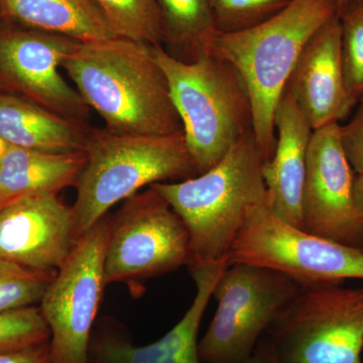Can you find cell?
<instances>
[{"mask_svg":"<svg viewBox=\"0 0 363 363\" xmlns=\"http://www.w3.org/2000/svg\"><path fill=\"white\" fill-rule=\"evenodd\" d=\"M51 340L40 306L0 313V353L25 350Z\"/></svg>","mask_w":363,"mask_h":363,"instance_id":"cell-25","label":"cell"},{"mask_svg":"<svg viewBox=\"0 0 363 363\" xmlns=\"http://www.w3.org/2000/svg\"><path fill=\"white\" fill-rule=\"evenodd\" d=\"M354 196L358 210L363 217V175H357L355 178Z\"/></svg>","mask_w":363,"mask_h":363,"instance_id":"cell-29","label":"cell"},{"mask_svg":"<svg viewBox=\"0 0 363 363\" xmlns=\"http://www.w3.org/2000/svg\"><path fill=\"white\" fill-rule=\"evenodd\" d=\"M277 143L262 167L267 204L279 218L303 229L302 193L313 130L286 87L274 111Z\"/></svg>","mask_w":363,"mask_h":363,"instance_id":"cell-16","label":"cell"},{"mask_svg":"<svg viewBox=\"0 0 363 363\" xmlns=\"http://www.w3.org/2000/svg\"><path fill=\"white\" fill-rule=\"evenodd\" d=\"M9 201V200H6V198L2 197L1 195H0V205L4 204V203H6Z\"/></svg>","mask_w":363,"mask_h":363,"instance_id":"cell-33","label":"cell"},{"mask_svg":"<svg viewBox=\"0 0 363 363\" xmlns=\"http://www.w3.org/2000/svg\"><path fill=\"white\" fill-rule=\"evenodd\" d=\"M155 57L168 80L189 152L198 175L209 171L238 140L253 131L247 84L229 62L204 52L190 63L154 45Z\"/></svg>","mask_w":363,"mask_h":363,"instance_id":"cell-5","label":"cell"},{"mask_svg":"<svg viewBox=\"0 0 363 363\" xmlns=\"http://www.w3.org/2000/svg\"><path fill=\"white\" fill-rule=\"evenodd\" d=\"M241 363H286L279 357L272 341L267 335L260 339L252 354Z\"/></svg>","mask_w":363,"mask_h":363,"instance_id":"cell-28","label":"cell"},{"mask_svg":"<svg viewBox=\"0 0 363 363\" xmlns=\"http://www.w3.org/2000/svg\"><path fill=\"white\" fill-rule=\"evenodd\" d=\"M86 152L49 154L7 145L0 155V195L6 200L52 193L75 186L86 164Z\"/></svg>","mask_w":363,"mask_h":363,"instance_id":"cell-18","label":"cell"},{"mask_svg":"<svg viewBox=\"0 0 363 363\" xmlns=\"http://www.w3.org/2000/svg\"><path fill=\"white\" fill-rule=\"evenodd\" d=\"M262 167L252 131L209 171L188 180L152 185L187 227L189 269L228 262L248 212L267 201Z\"/></svg>","mask_w":363,"mask_h":363,"instance_id":"cell-3","label":"cell"},{"mask_svg":"<svg viewBox=\"0 0 363 363\" xmlns=\"http://www.w3.org/2000/svg\"><path fill=\"white\" fill-rule=\"evenodd\" d=\"M350 121L340 125L344 152L357 175H363V98Z\"/></svg>","mask_w":363,"mask_h":363,"instance_id":"cell-26","label":"cell"},{"mask_svg":"<svg viewBox=\"0 0 363 363\" xmlns=\"http://www.w3.org/2000/svg\"><path fill=\"white\" fill-rule=\"evenodd\" d=\"M352 1L353 0H337L338 16H340L346 11Z\"/></svg>","mask_w":363,"mask_h":363,"instance_id":"cell-30","label":"cell"},{"mask_svg":"<svg viewBox=\"0 0 363 363\" xmlns=\"http://www.w3.org/2000/svg\"><path fill=\"white\" fill-rule=\"evenodd\" d=\"M6 20L81 43L117 38L94 0H0Z\"/></svg>","mask_w":363,"mask_h":363,"instance_id":"cell-19","label":"cell"},{"mask_svg":"<svg viewBox=\"0 0 363 363\" xmlns=\"http://www.w3.org/2000/svg\"><path fill=\"white\" fill-rule=\"evenodd\" d=\"M162 45L169 56L190 63L208 52L218 33L211 0H156Z\"/></svg>","mask_w":363,"mask_h":363,"instance_id":"cell-20","label":"cell"},{"mask_svg":"<svg viewBox=\"0 0 363 363\" xmlns=\"http://www.w3.org/2000/svg\"><path fill=\"white\" fill-rule=\"evenodd\" d=\"M286 88L313 130L339 123L355 106L344 77L339 16L325 23L305 45Z\"/></svg>","mask_w":363,"mask_h":363,"instance_id":"cell-15","label":"cell"},{"mask_svg":"<svg viewBox=\"0 0 363 363\" xmlns=\"http://www.w3.org/2000/svg\"><path fill=\"white\" fill-rule=\"evenodd\" d=\"M108 217L76 241L40 303L51 330L52 363H88V346L106 286Z\"/></svg>","mask_w":363,"mask_h":363,"instance_id":"cell-10","label":"cell"},{"mask_svg":"<svg viewBox=\"0 0 363 363\" xmlns=\"http://www.w3.org/2000/svg\"><path fill=\"white\" fill-rule=\"evenodd\" d=\"M7 145L6 143L4 142V140H0V155L2 154V152H4V150H6Z\"/></svg>","mask_w":363,"mask_h":363,"instance_id":"cell-31","label":"cell"},{"mask_svg":"<svg viewBox=\"0 0 363 363\" xmlns=\"http://www.w3.org/2000/svg\"><path fill=\"white\" fill-rule=\"evenodd\" d=\"M266 335L286 363H362L363 288L301 286Z\"/></svg>","mask_w":363,"mask_h":363,"instance_id":"cell-6","label":"cell"},{"mask_svg":"<svg viewBox=\"0 0 363 363\" xmlns=\"http://www.w3.org/2000/svg\"><path fill=\"white\" fill-rule=\"evenodd\" d=\"M50 341L25 350L0 353V363H52Z\"/></svg>","mask_w":363,"mask_h":363,"instance_id":"cell-27","label":"cell"},{"mask_svg":"<svg viewBox=\"0 0 363 363\" xmlns=\"http://www.w3.org/2000/svg\"><path fill=\"white\" fill-rule=\"evenodd\" d=\"M337 0H293L272 18L247 30L217 33L208 52L229 62L247 84L253 133L264 162L276 147L274 111L305 45L332 18Z\"/></svg>","mask_w":363,"mask_h":363,"instance_id":"cell-2","label":"cell"},{"mask_svg":"<svg viewBox=\"0 0 363 363\" xmlns=\"http://www.w3.org/2000/svg\"><path fill=\"white\" fill-rule=\"evenodd\" d=\"M91 128L0 90V140L7 145L49 154L85 152Z\"/></svg>","mask_w":363,"mask_h":363,"instance_id":"cell-17","label":"cell"},{"mask_svg":"<svg viewBox=\"0 0 363 363\" xmlns=\"http://www.w3.org/2000/svg\"><path fill=\"white\" fill-rule=\"evenodd\" d=\"M255 264L285 274L298 285H343L363 279V248L341 245L291 225L267 201L248 212L228 264Z\"/></svg>","mask_w":363,"mask_h":363,"instance_id":"cell-7","label":"cell"},{"mask_svg":"<svg viewBox=\"0 0 363 363\" xmlns=\"http://www.w3.org/2000/svg\"><path fill=\"white\" fill-rule=\"evenodd\" d=\"M355 178L341 143L340 124L313 131L302 193L305 231L363 248V217L355 202Z\"/></svg>","mask_w":363,"mask_h":363,"instance_id":"cell-12","label":"cell"},{"mask_svg":"<svg viewBox=\"0 0 363 363\" xmlns=\"http://www.w3.org/2000/svg\"><path fill=\"white\" fill-rule=\"evenodd\" d=\"M341 52L346 87L357 104L363 98V1L353 0L340 16Z\"/></svg>","mask_w":363,"mask_h":363,"instance_id":"cell-23","label":"cell"},{"mask_svg":"<svg viewBox=\"0 0 363 363\" xmlns=\"http://www.w3.org/2000/svg\"><path fill=\"white\" fill-rule=\"evenodd\" d=\"M154 45L113 38L76 44L62 70L85 104L118 135H166L183 130Z\"/></svg>","mask_w":363,"mask_h":363,"instance_id":"cell-1","label":"cell"},{"mask_svg":"<svg viewBox=\"0 0 363 363\" xmlns=\"http://www.w3.org/2000/svg\"><path fill=\"white\" fill-rule=\"evenodd\" d=\"M228 262L191 267L196 295L183 318L156 342L135 346L112 325L101 324L91 333L88 363H203L199 354L200 325L215 286Z\"/></svg>","mask_w":363,"mask_h":363,"instance_id":"cell-14","label":"cell"},{"mask_svg":"<svg viewBox=\"0 0 363 363\" xmlns=\"http://www.w3.org/2000/svg\"><path fill=\"white\" fill-rule=\"evenodd\" d=\"M117 38L162 45L156 0H94Z\"/></svg>","mask_w":363,"mask_h":363,"instance_id":"cell-21","label":"cell"},{"mask_svg":"<svg viewBox=\"0 0 363 363\" xmlns=\"http://www.w3.org/2000/svg\"><path fill=\"white\" fill-rule=\"evenodd\" d=\"M300 286L266 267L228 264L212 295L217 302L213 320L199 342L203 363L247 360Z\"/></svg>","mask_w":363,"mask_h":363,"instance_id":"cell-8","label":"cell"},{"mask_svg":"<svg viewBox=\"0 0 363 363\" xmlns=\"http://www.w3.org/2000/svg\"><path fill=\"white\" fill-rule=\"evenodd\" d=\"M77 43L4 18L0 23V87L88 125L91 109L61 74L64 59Z\"/></svg>","mask_w":363,"mask_h":363,"instance_id":"cell-11","label":"cell"},{"mask_svg":"<svg viewBox=\"0 0 363 363\" xmlns=\"http://www.w3.org/2000/svg\"><path fill=\"white\" fill-rule=\"evenodd\" d=\"M76 241L72 209L58 194L23 195L0 205L1 259L58 271Z\"/></svg>","mask_w":363,"mask_h":363,"instance_id":"cell-13","label":"cell"},{"mask_svg":"<svg viewBox=\"0 0 363 363\" xmlns=\"http://www.w3.org/2000/svg\"><path fill=\"white\" fill-rule=\"evenodd\" d=\"M190 257L187 227L152 186L124 200L108 217L106 285L164 276L188 266Z\"/></svg>","mask_w":363,"mask_h":363,"instance_id":"cell-9","label":"cell"},{"mask_svg":"<svg viewBox=\"0 0 363 363\" xmlns=\"http://www.w3.org/2000/svg\"><path fill=\"white\" fill-rule=\"evenodd\" d=\"M6 18L4 16V11H2L1 6H0V23Z\"/></svg>","mask_w":363,"mask_h":363,"instance_id":"cell-32","label":"cell"},{"mask_svg":"<svg viewBox=\"0 0 363 363\" xmlns=\"http://www.w3.org/2000/svg\"><path fill=\"white\" fill-rule=\"evenodd\" d=\"M362 1H363V0H362Z\"/></svg>","mask_w":363,"mask_h":363,"instance_id":"cell-34","label":"cell"},{"mask_svg":"<svg viewBox=\"0 0 363 363\" xmlns=\"http://www.w3.org/2000/svg\"><path fill=\"white\" fill-rule=\"evenodd\" d=\"M58 271H39L0 259V313L40 305Z\"/></svg>","mask_w":363,"mask_h":363,"instance_id":"cell-22","label":"cell"},{"mask_svg":"<svg viewBox=\"0 0 363 363\" xmlns=\"http://www.w3.org/2000/svg\"><path fill=\"white\" fill-rule=\"evenodd\" d=\"M293 0H211L218 33L247 30L281 13Z\"/></svg>","mask_w":363,"mask_h":363,"instance_id":"cell-24","label":"cell"},{"mask_svg":"<svg viewBox=\"0 0 363 363\" xmlns=\"http://www.w3.org/2000/svg\"><path fill=\"white\" fill-rule=\"evenodd\" d=\"M86 164L76 182L71 207L78 238L106 216L117 203L157 183L198 176L184 130L166 135H118L91 130Z\"/></svg>","mask_w":363,"mask_h":363,"instance_id":"cell-4","label":"cell"}]
</instances>
